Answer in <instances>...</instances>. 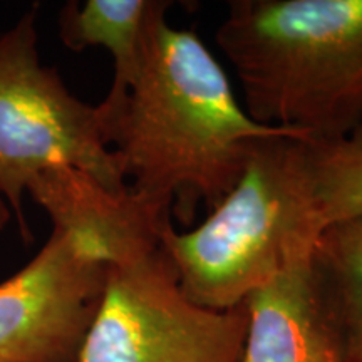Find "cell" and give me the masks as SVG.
Segmentation results:
<instances>
[{"label":"cell","mask_w":362,"mask_h":362,"mask_svg":"<svg viewBox=\"0 0 362 362\" xmlns=\"http://www.w3.org/2000/svg\"><path fill=\"white\" fill-rule=\"evenodd\" d=\"M98 107L104 139L134 193L170 208L183 225L214 210L242 178L259 143L296 129L257 123L197 33L161 17L141 69L112 110Z\"/></svg>","instance_id":"6da1fadb"},{"label":"cell","mask_w":362,"mask_h":362,"mask_svg":"<svg viewBox=\"0 0 362 362\" xmlns=\"http://www.w3.org/2000/svg\"><path fill=\"white\" fill-rule=\"evenodd\" d=\"M215 40L257 123L309 141L362 124V0H233Z\"/></svg>","instance_id":"7a4b0ae2"},{"label":"cell","mask_w":362,"mask_h":362,"mask_svg":"<svg viewBox=\"0 0 362 362\" xmlns=\"http://www.w3.org/2000/svg\"><path fill=\"white\" fill-rule=\"evenodd\" d=\"M309 139L272 136L228 194L189 232L165 226L160 245L194 304L228 310L312 250L322 232L312 197Z\"/></svg>","instance_id":"3957f363"},{"label":"cell","mask_w":362,"mask_h":362,"mask_svg":"<svg viewBox=\"0 0 362 362\" xmlns=\"http://www.w3.org/2000/svg\"><path fill=\"white\" fill-rule=\"evenodd\" d=\"M37 13L34 4L0 34V198L29 243L24 194L42 171L72 166L111 189L129 188L104 139L98 107L76 98L56 67L40 62Z\"/></svg>","instance_id":"277c9868"},{"label":"cell","mask_w":362,"mask_h":362,"mask_svg":"<svg viewBox=\"0 0 362 362\" xmlns=\"http://www.w3.org/2000/svg\"><path fill=\"white\" fill-rule=\"evenodd\" d=\"M247 327L245 304L214 310L189 300L160 245L107 267L78 362H240Z\"/></svg>","instance_id":"5b68a950"},{"label":"cell","mask_w":362,"mask_h":362,"mask_svg":"<svg viewBox=\"0 0 362 362\" xmlns=\"http://www.w3.org/2000/svg\"><path fill=\"white\" fill-rule=\"evenodd\" d=\"M107 265L52 228L37 255L0 284V362H78Z\"/></svg>","instance_id":"8992f818"},{"label":"cell","mask_w":362,"mask_h":362,"mask_svg":"<svg viewBox=\"0 0 362 362\" xmlns=\"http://www.w3.org/2000/svg\"><path fill=\"white\" fill-rule=\"evenodd\" d=\"M29 197L52 221V228L84 243L107 267L131 262L160 247L171 221L170 208L133 189H111L72 166H54L30 183Z\"/></svg>","instance_id":"52a82bcc"},{"label":"cell","mask_w":362,"mask_h":362,"mask_svg":"<svg viewBox=\"0 0 362 362\" xmlns=\"http://www.w3.org/2000/svg\"><path fill=\"white\" fill-rule=\"evenodd\" d=\"M310 253L296 257L248 296L240 362H347L342 330Z\"/></svg>","instance_id":"ba28073f"},{"label":"cell","mask_w":362,"mask_h":362,"mask_svg":"<svg viewBox=\"0 0 362 362\" xmlns=\"http://www.w3.org/2000/svg\"><path fill=\"white\" fill-rule=\"evenodd\" d=\"M173 6L168 0H86L67 2L59 12V37L69 51L104 47L115 61V78L101 110L126 96L141 69L153 25Z\"/></svg>","instance_id":"9c48e42d"},{"label":"cell","mask_w":362,"mask_h":362,"mask_svg":"<svg viewBox=\"0 0 362 362\" xmlns=\"http://www.w3.org/2000/svg\"><path fill=\"white\" fill-rule=\"evenodd\" d=\"M310 262L342 330L347 362H362V216L324 228Z\"/></svg>","instance_id":"30bf717a"},{"label":"cell","mask_w":362,"mask_h":362,"mask_svg":"<svg viewBox=\"0 0 362 362\" xmlns=\"http://www.w3.org/2000/svg\"><path fill=\"white\" fill-rule=\"evenodd\" d=\"M307 163L320 228L362 216V124L342 138L307 143Z\"/></svg>","instance_id":"8fae6325"},{"label":"cell","mask_w":362,"mask_h":362,"mask_svg":"<svg viewBox=\"0 0 362 362\" xmlns=\"http://www.w3.org/2000/svg\"><path fill=\"white\" fill-rule=\"evenodd\" d=\"M12 218H13V215H12L11 208H8L7 203L0 198V232H2V230H6V226L11 223Z\"/></svg>","instance_id":"7c38bea8"}]
</instances>
